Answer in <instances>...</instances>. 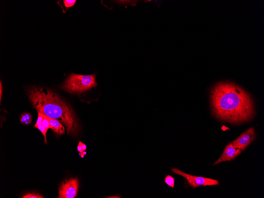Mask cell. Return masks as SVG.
Segmentation results:
<instances>
[{"instance_id": "1", "label": "cell", "mask_w": 264, "mask_h": 198, "mask_svg": "<svg viewBox=\"0 0 264 198\" xmlns=\"http://www.w3.org/2000/svg\"><path fill=\"white\" fill-rule=\"evenodd\" d=\"M210 100L214 115L221 120L238 124L252 118L254 113L252 99L234 83H218L211 91Z\"/></svg>"}, {"instance_id": "2", "label": "cell", "mask_w": 264, "mask_h": 198, "mask_svg": "<svg viewBox=\"0 0 264 198\" xmlns=\"http://www.w3.org/2000/svg\"><path fill=\"white\" fill-rule=\"evenodd\" d=\"M27 94L30 102L37 111L61 122L65 126L67 134L78 135L80 125L76 113L57 93L50 89L38 86L29 89Z\"/></svg>"}, {"instance_id": "3", "label": "cell", "mask_w": 264, "mask_h": 198, "mask_svg": "<svg viewBox=\"0 0 264 198\" xmlns=\"http://www.w3.org/2000/svg\"><path fill=\"white\" fill-rule=\"evenodd\" d=\"M96 75H81L72 73L60 87L71 93L80 94L97 85Z\"/></svg>"}, {"instance_id": "4", "label": "cell", "mask_w": 264, "mask_h": 198, "mask_svg": "<svg viewBox=\"0 0 264 198\" xmlns=\"http://www.w3.org/2000/svg\"><path fill=\"white\" fill-rule=\"evenodd\" d=\"M171 171L176 175L183 177L187 179V183L193 188L200 186L218 185V181L203 177L194 176L183 172L176 168H171Z\"/></svg>"}, {"instance_id": "5", "label": "cell", "mask_w": 264, "mask_h": 198, "mask_svg": "<svg viewBox=\"0 0 264 198\" xmlns=\"http://www.w3.org/2000/svg\"><path fill=\"white\" fill-rule=\"evenodd\" d=\"M79 181L76 178L65 179L59 186L58 198L76 197L79 189Z\"/></svg>"}, {"instance_id": "6", "label": "cell", "mask_w": 264, "mask_h": 198, "mask_svg": "<svg viewBox=\"0 0 264 198\" xmlns=\"http://www.w3.org/2000/svg\"><path fill=\"white\" fill-rule=\"evenodd\" d=\"M255 137V130L254 128L251 127L244 132L232 143L237 148L244 151L254 141Z\"/></svg>"}, {"instance_id": "7", "label": "cell", "mask_w": 264, "mask_h": 198, "mask_svg": "<svg viewBox=\"0 0 264 198\" xmlns=\"http://www.w3.org/2000/svg\"><path fill=\"white\" fill-rule=\"evenodd\" d=\"M241 150L235 147L232 142H230L227 145L221 157L215 162L214 165H216L222 162L231 161L241 154Z\"/></svg>"}, {"instance_id": "8", "label": "cell", "mask_w": 264, "mask_h": 198, "mask_svg": "<svg viewBox=\"0 0 264 198\" xmlns=\"http://www.w3.org/2000/svg\"><path fill=\"white\" fill-rule=\"evenodd\" d=\"M51 129L58 135H63L65 133V128L64 125L57 120L48 117Z\"/></svg>"}, {"instance_id": "9", "label": "cell", "mask_w": 264, "mask_h": 198, "mask_svg": "<svg viewBox=\"0 0 264 198\" xmlns=\"http://www.w3.org/2000/svg\"><path fill=\"white\" fill-rule=\"evenodd\" d=\"M32 121V117L30 113H24L21 115L20 117V121L22 124L29 125L31 124Z\"/></svg>"}, {"instance_id": "10", "label": "cell", "mask_w": 264, "mask_h": 198, "mask_svg": "<svg viewBox=\"0 0 264 198\" xmlns=\"http://www.w3.org/2000/svg\"><path fill=\"white\" fill-rule=\"evenodd\" d=\"M23 198H44V197L38 193L27 192L22 196Z\"/></svg>"}, {"instance_id": "11", "label": "cell", "mask_w": 264, "mask_h": 198, "mask_svg": "<svg viewBox=\"0 0 264 198\" xmlns=\"http://www.w3.org/2000/svg\"><path fill=\"white\" fill-rule=\"evenodd\" d=\"M165 182L170 187L173 188L175 186V179L171 175H167L165 179Z\"/></svg>"}, {"instance_id": "12", "label": "cell", "mask_w": 264, "mask_h": 198, "mask_svg": "<svg viewBox=\"0 0 264 198\" xmlns=\"http://www.w3.org/2000/svg\"><path fill=\"white\" fill-rule=\"evenodd\" d=\"M37 112L38 114V119L37 120L35 126H34V127L36 128H37L38 127L42 125V122H43V113L38 111H37Z\"/></svg>"}, {"instance_id": "13", "label": "cell", "mask_w": 264, "mask_h": 198, "mask_svg": "<svg viewBox=\"0 0 264 198\" xmlns=\"http://www.w3.org/2000/svg\"><path fill=\"white\" fill-rule=\"evenodd\" d=\"M42 125L46 129H51L48 117L44 114H43Z\"/></svg>"}, {"instance_id": "14", "label": "cell", "mask_w": 264, "mask_h": 198, "mask_svg": "<svg viewBox=\"0 0 264 198\" xmlns=\"http://www.w3.org/2000/svg\"><path fill=\"white\" fill-rule=\"evenodd\" d=\"M76 0H64L63 3L66 8L72 7L76 3Z\"/></svg>"}, {"instance_id": "15", "label": "cell", "mask_w": 264, "mask_h": 198, "mask_svg": "<svg viewBox=\"0 0 264 198\" xmlns=\"http://www.w3.org/2000/svg\"><path fill=\"white\" fill-rule=\"evenodd\" d=\"M77 149L78 151L80 153H82L83 152L82 150V142L81 141H80L79 142V143L78 144V146Z\"/></svg>"}, {"instance_id": "16", "label": "cell", "mask_w": 264, "mask_h": 198, "mask_svg": "<svg viewBox=\"0 0 264 198\" xmlns=\"http://www.w3.org/2000/svg\"><path fill=\"white\" fill-rule=\"evenodd\" d=\"M0 90H1V96H0V100H1V99H2V83L1 82V83H0Z\"/></svg>"}, {"instance_id": "17", "label": "cell", "mask_w": 264, "mask_h": 198, "mask_svg": "<svg viewBox=\"0 0 264 198\" xmlns=\"http://www.w3.org/2000/svg\"><path fill=\"white\" fill-rule=\"evenodd\" d=\"M82 150L83 151H85V150H86V146L85 144L83 143L82 142Z\"/></svg>"}, {"instance_id": "18", "label": "cell", "mask_w": 264, "mask_h": 198, "mask_svg": "<svg viewBox=\"0 0 264 198\" xmlns=\"http://www.w3.org/2000/svg\"><path fill=\"white\" fill-rule=\"evenodd\" d=\"M86 154V153L85 152V151H83L81 153V156L82 158H84V155H85Z\"/></svg>"}]
</instances>
